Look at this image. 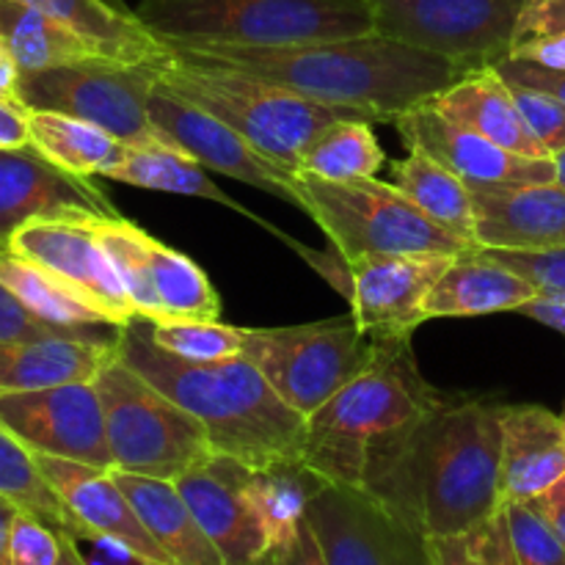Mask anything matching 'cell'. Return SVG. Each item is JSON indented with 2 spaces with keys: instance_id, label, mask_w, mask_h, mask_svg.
Returning <instances> with one entry per match:
<instances>
[{
  "instance_id": "6da1fadb",
  "label": "cell",
  "mask_w": 565,
  "mask_h": 565,
  "mask_svg": "<svg viewBox=\"0 0 565 565\" xmlns=\"http://www.w3.org/2000/svg\"><path fill=\"white\" fill-rule=\"evenodd\" d=\"M502 403L441 401L373 450L364 491L425 539L456 535L502 511Z\"/></svg>"
},
{
  "instance_id": "7a4b0ae2",
  "label": "cell",
  "mask_w": 565,
  "mask_h": 565,
  "mask_svg": "<svg viewBox=\"0 0 565 565\" xmlns=\"http://www.w3.org/2000/svg\"><path fill=\"white\" fill-rule=\"evenodd\" d=\"M207 58L224 61L252 75L268 77L301 97L329 108L356 110L370 121H395L428 105L467 72L441 55L381 33L320 42L274 44H171Z\"/></svg>"
},
{
  "instance_id": "3957f363",
  "label": "cell",
  "mask_w": 565,
  "mask_h": 565,
  "mask_svg": "<svg viewBox=\"0 0 565 565\" xmlns=\"http://www.w3.org/2000/svg\"><path fill=\"white\" fill-rule=\"evenodd\" d=\"M119 356L207 430L215 452L265 469L301 463L307 417L287 406L246 356L191 362L163 351L149 337V320L119 329Z\"/></svg>"
},
{
  "instance_id": "277c9868",
  "label": "cell",
  "mask_w": 565,
  "mask_h": 565,
  "mask_svg": "<svg viewBox=\"0 0 565 565\" xmlns=\"http://www.w3.org/2000/svg\"><path fill=\"white\" fill-rule=\"evenodd\" d=\"M381 351L303 425L301 463L334 486L362 489L375 447L445 397L423 379L412 337H379Z\"/></svg>"
},
{
  "instance_id": "5b68a950",
  "label": "cell",
  "mask_w": 565,
  "mask_h": 565,
  "mask_svg": "<svg viewBox=\"0 0 565 565\" xmlns=\"http://www.w3.org/2000/svg\"><path fill=\"white\" fill-rule=\"evenodd\" d=\"M158 81L235 127L265 158L296 174L307 147L326 127L342 119H367L356 110L329 108L268 77L182 47H171L169 58L158 66Z\"/></svg>"
},
{
  "instance_id": "8992f818",
  "label": "cell",
  "mask_w": 565,
  "mask_h": 565,
  "mask_svg": "<svg viewBox=\"0 0 565 565\" xmlns=\"http://www.w3.org/2000/svg\"><path fill=\"white\" fill-rule=\"evenodd\" d=\"M132 11L166 44L274 47L375 31L364 0H138Z\"/></svg>"
},
{
  "instance_id": "52a82bcc",
  "label": "cell",
  "mask_w": 565,
  "mask_h": 565,
  "mask_svg": "<svg viewBox=\"0 0 565 565\" xmlns=\"http://www.w3.org/2000/svg\"><path fill=\"white\" fill-rule=\"evenodd\" d=\"M303 213L323 230L331 248L356 263L367 257L458 254L478 248L430 221L395 182L375 177L329 182L298 174Z\"/></svg>"
},
{
  "instance_id": "ba28073f",
  "label": "cell",
  "mask_w": 565,
  "mask_h": 565,
  "mask_svg": "<svg viewBox=\"0 0 565 565\" xmlns=\"http://www.w3.org/2000/svg\"><path fill=\"white\" fill-rule=\"evenodd\" d=\"M94 386L103 401L105 434L116 472L174 483L215 456L204 425L138 375L119 356V342L110 362L94 379Z\"/></svg>"
},
{
  "instance_id": "9c48e42d",
  "label": "cell",
  "mask_w": 565,
  "mask_h": 565,
  "mask_svg": "<svg viewBox=\"0 0 565 565\" xmlns=\"http://www.w3.org/2000/svg\"><path fill=\"white\" fill-rule=\"evenodd\" d=\"M379 337L364 334L353 315L326 323L246 329L243 356L301 417L318 412L375 362Z\"/></svg>"
},
{
  "instance_id": "30bf717a",
  "label": "cell",
  "mask_w": 565,
  "mask_h": 565,
  "mask_svg": "<svg viewBox=\"0 0 565 565\" xmlns=\"http://www.w3.org/2000/svg\"><path fill=\"white\" fill-rule=\"evenodd\" d=\"M381 36L441 55L463 72L494 66L516 42L527 0H364Z\"/></svg>"
},
{
  "instance_id": "8fae6325",
  "label": "cell",
  "mask_w": 565,
  "mask_h": 565,
  "mask_svg": "<svg viewBox=\"0 0 565 565\" xmlns=\"http://www.w3.org/2000/svg\"><path fill=\"white\" fill-rule=\"evenodd\" d=\"M158 64H94L22 72L20 92L31 110H58L103 127L121 143H163L149 121Z\"/></svg>"
},
{
  "instance_id": "7c38bea8",
  "label": "cell",
  "mask_w": 565,
  "mask_h": 565,
  "mask_svg": "<svg viewBox=\"0 0 565 565\" xmlns=\"http://www.w3.org/2000/svg\"><path fill=\"white\" fill-rule=\"evenodd\" d=\"M92 224L125 281L138 318L152 323L174 318L221 320V296L191 257L119 213L94 215Z\"/></svg>"
},
{
  "instance_id": "4fadbf2b",
  "label": "cell",
  "mask_w": 565,
  "mask_h": 565,
  "mask_svg": "<svg viewBox=\"0 0 565 565\" xmlns=\"http://www.w3.org/2000/svg\"><path fill=\"white\" fill-rule=\"evenodd\" d=\"M307 522L326 565H430L428 539L364 489L323 483Z\"/></svg>"
},
{
  "instance_id": "5bb4252c",
  "label": "cell",
  "mask_w": 565,
  "mask_h": 565,
  "mask_svg": "<svg viewBox=\"0 0 565 565\" xmlns=\"http://www.w3.org/2000/svg\"><path fill=\"white\" fill-rule=\"evenodd\" d=\"M149 121L160 141L185 152L207 171H218L232 180L246 182V185L259 188V191L303 210L296 171L265 158L235 127L221 121L210 110L199 108L191 99L180 97L160 81L149 97Z\"/></svg>"
},
{
  "instance_id": "9a60e30c",
  "label": "cell",
  "mask_w": 565,
  "mask_h": 565,
  "mask_svg": "<svg viewBox=\"0 0 565 565\" xmlns=\"http://www.w3.org/2000/svg\"><path fill=\"white\" fill-rule=\"evenodd\" d=\"M99 213H75L61 218H39L20 226L9 241V252L50 270L55 279L97 309L108 323L127 326L138 318L114 259L94 232Z\"/></svg>"
},
{
  "instance_id": "2e32d148",
  "label": "cell",
  "mask_w": 565,
  "mask_h": 565,
  "mask_svg": "<svg viewBox=\"0 0 565 565\" xmlns=\"http://www.w3.org/2000/svg\"><path fill=\"white\" fill-rule=\"evenodd\" d=\"M0 425L36 456L114 469L94 381L0 395Z\"/></svg>"
},
{
  "instance_id": "e0dca14e",
  "label": "cell",
  "mask_w": 565,
  "mask_h": 565,
  "mask_svg": "<svg viewBox=\"0 0 565 565\" xmlns=\"http://www.w3.org/2000/svg\"><path fill=\"white\" fill-rule=\"evenodd\" d=\"M392 125L397 127L408 149H423L445 169L461 177L472 191L557 182L555 158H524L511 152L472 127L447 119L430 105H419L397 116Z\"/></svg>"
},
{
  "instance_id": "ac0fdd59",
  "label": "cell",
  "mask_w": 565,
  "mask_h": 565,
  "mask_svg": "<svg viewBox=\"0 0 565 565\" xmlns=\"http://www.w3.org/2000/svg\"><path fill=\"white\" fill-rule=\"evenodd\" d=\"M351 263V259H348ZM450 254L367 257L351 263L342 290L359 329L370 337H412L425 318V298L439 281Z\"/></svg>"
},
{
  "instance_id": "d6986e66",
  "label": "cell",
  "mask_w": 565,
  "mask_h": 565,
  "mask_svg": "<svg viewBox=\"0 0 565 565\" xmlns=\"http://www.w3.org/2000/svg\"><path fill=\"white\" fill-rule=\"evenodd\" d=\"M75 213L114 215L110 199L83 177H72L36 149H0V252L20 226Z\"/></svg>"
},
{
  "instance_id": "ffe728a7",
  "label": "cell",
  "mask_w": 565,
  "mask_h": 565,
  "mask_svg": "<svg viewBox=\"0 0 565 565\" xmlns=\"http://www.w3.org/2000/svg\"><path fill=\"white\" fill-rule=\"evenodd\" d=\"M36 461L50 486L66 502L72 516L83 524L88 541H116L130 550V555L141 565H174L143 527L141 516L121 491L114 469L88 467V463L53 456H36Z\"/></svg>"
},
{
  "instance_id": "44dd1931",
  "label": "cell",
  "mask_w": 565,
  "mask_h": 565,
  "mask_svg": "<svg viewBox=\"0 0 565 565\" xmlns=\"http://www.w3.org/2000/svg\"><path fill=\"white\" fill-rule=\"evenodd\" d=\"M248 472L252 469L246 463L215 452L174 480L196 522L224 557V565H252L268 550L246 500Z\"/></svg>"
},
{
  "instance_id": "7402d4cb",
  "label": "cell",
  "mask_w": 565,
  "mask_h": 565,
  "mask_svg": "<svg viewBox=\"0 0 565 565\" xmlns=\"http://www.w3.org/2000/svg\"><path fill=\"white\" fill-rule=\"evenodd\" d=\"M478 248H557L565 246V185L491 188L472 191Z\"/></svg>"
},
{
  "instance_id": "603a6c76",
  "label": "cell",
  "mask_w": 565,
  "mask_h": 565,
  "mask_svg": "<svg viewBox=\"0 0 565 565\" xmlns=\"http://www.w3.org/2000/svg\"><path fill=\"white\" fill-rule=\"evenodd\" d=\"M565 475L561 414L535 403L502 408V502H530Z\"/></svg>"
},
{
  "instance_id": "cb8c5ba5",
  "label": "cell",
  "mask_w": 565,
  "mask_h": 565,
  "mask_svg": "<svg viewBox=\"0 0 565 565\" xmlns=\"http://www.w3.org/2000/svg\"><path fill=\"white\" fill-rule=\"evenodd\" d=\"M539 298V290L491 259L483 248L452 257L425 298V318H478V315L519 312L524 303Z\"/></svg>"
},
{
  "instance_id": "d4e9b609",
  "label": "cell",
  "mask_w": 565,
  "mask_h": 565,
  "mask_svg": "<svg viewBox=\"0 0 565 565\" xmlns=\"http://www.w3.org/2000/svg\"><path fill=\"white\" fill-rule=\"evenodd\" d=\"M430 108L524 158H550L524 121L511 86L494 66L472 70L430 99Z\"/></svg>"
},
{
  "instance_id": "484cf974",
  "label": "cell",
  "mask_w": 565,
  "mask_h": 565,
  "mask_svg": "<svg viewBox=\"0 0 565 565\" xmlns=\"http://www.w3.org/2000/svg\"><path fill=\"white\" fill-rule=\"evenodd\" d=\"M0 42L9 47L22 72L127 64L119 53L105 44L83 36L75 28L20 0H0Z\"/></svg>"
},
{
  "instance_id": "4316f807",
  "label": "cell",
  "mask_w": 565,
  "mask_h": 565,
  "mask_svg": "<svg viewBox=\"0 0 565 565\" xmlns=\"http://www.w3.org/2000/svg\"><path fill=\"white\" fill-rule=\"evenodd\" d=\"M114 340H36L0 345V395L94 381L116 353Z\"/></svg>"
},
{
  "instance_id": "83f0119b",
  "label": "cell",
  "mask_w": 565,
  "mask_h": 565,
  "mask_svg": "<svg viewBox=\"0 0 565 565\" xmlns=\"http://www.w3.org/2000/svg\"><path fill=\"white\" fill-rule=\"evenodd\" d=\"M114 475L141 516L143 527L174 565H224L221 552L207 539L202 524L188 508L185 497L171 480L143 478V475L116 472V469Z\"/></svg>"
},
{
  "instance_id": "f1b7e54d",
  "label": "cell",
  "mask_w": 565,
  "mask_h": 565,
  "mask_svg": "<svg viewBox=\"0 0 565 565\" xmlns=\"http://www.w3.org/2000/svg\"><path fill=\"white\" fill-rule=\"evenodd\" d=\"M44 14L55 17L64 25L75 28L83 36L105 44L119 53L127 64H158L171 55L163 39L154 36L121 0H20Z\"/></svg>"
},
{
  "instance_id": "f546056e",
  "label": "cell",
  "mask_w": 565,
  "mask_h": 565,
  "mask_svg": "<svg viewBox=\"0 0 565 565\" xmlns=\"http://www.w3.org/2000/svg\"><path fill=\"white\" fill-rule=\"evenodd\" d=\"M103 177L125 185L143 188V191H163V193H180V196H196L210 199V202L226 204L232 210L252 215L248 210L241 207L232 196H226L213 180H210L207 169L188 158L180 149H171L169 143H121L119 154L114 163L108 166Z\"/></svg>"
},
{
  "instance_id": "4dcf8cb0",
  "label": "cell",
  "mask_w": 565,
  "mask_h": 565,
  "mask_svg": "<svg viewBox=\"0 0 565 565\" xmlns=\"http://www.w3.org/2000/svg\"><path fill=\"white\" fill-rule=\"evenodd\" d=\"M392 182L441 230L478 246L472 188L439 160L425 154L423 149H408L406 158L392 163Z\"/></svg>"
},
{
  "instance_id": "1f68e13d",
  "label": "cell",
  "mask_w": 565,
  "mask_h": 565,
  "mask_svg": "<svg viewBox=\"0 0 565 565\" xmlns=\"http://www.w3.org/2000/svg\"><path fill=\"white\" fill-rule=\"evenodd\" d=\"M326 480L303 463H274L252 469L246 480V500L265 535V546L290 544L307 522V508Z\"/></svg>"
},
{
  "instance_id": "d6a6232c",
  "label": "cell",
  "mask_w": 565,
  "mask_h": 565,
  "mask_svg": "<svg viewBox=\"0 0 565 565\" xmlns=\"http://www.w3.org/2000/svg\"><path fill=\"white\" fill-rule=\"evenodd\" d=\"M31 149L72 177L105 174L121 141L103 127L58 110H31Z\"/></svg>"
},
{
  "instance_id": "836d02e7",
  "label": "cell",
  "mask_w": 565,
  "mask_h": 565,
  "mask_svg": "<svg viewBox=\"0 0 565 565\" xmlns=\"http://www.w3.org/2000/svg\"><path fill=\"white\" fill-rule=\"evenodd\" d=\"M0 497L14 502L22 513L36 516L55 533L88 541L83 524L72 516L66 502L61 500L58 491L50 486V480L39 469L36 452L28 450L3 425H0Z\"/></svg>"
},
{
  "instance_id": "e575fe53",
  "label": "cell",
  "mask_w": 565,
  "mask_h": 565,
  "mask_svg": "<svg viewBox=\"0 0 565 565\" xmlns=\"http://www.w3.org/2000/svg\"><path fill=\"white\" fill-rule=\"evenodd\" d=\"M386 154L375 138L370 119H342L326 127L307 147L298 174H312L329 182H351L375 177Z\"/></svg>"
},
{
  "instance_id": "d590c367",
  "label": "cell",
  "mask_w": 565,
  "mask_h": 565,
  "mask_svg": "<svg viewBox=\"0 0 565 565\" xmlns=\"http://www.w3.org/2000/svg\"><path fill=\"white\" fill-rule=\"evenodd\" d=\"M0 281L25 303L39 318L55 326H114L94 307H88L72 287L55 279L50 270L39 268L31 259H22L11 252H0Z\"/></svg>"
},
{
  "instance_id": "8d00e7d4",
  "label": "cell",
  "mask_w": 565,
  "mask_h": 565,
  "mask_svg": "<svg viewBox=\"0 0 565 565\" xmlns=\"http://www.w3.org/2000/svg\"><path fill=\"white\" fill-rule=\"evenodd\" d=\"M149 337L154 345L174 356L191 359V362H218V359L243 356L246 329L221 323V320L174 318L160 320V323L149 320Z\"/></svg>"
},
{
  "instance_id": "74e56055",
  "label": "cell",
  "mask_w": 565,
  "mask_h": 565,
  "mask_svg": "<svg viewBox=\"0 0 565 565\" xmlns=\"http://www.w3.org/2000/svg\"><path fill=\"white\" fill-rule=\"evenodd\" d=\"M430 565H516L505 513L456 535L428 539Z\"/></svg>"
},
{
  "instance_id": "f35d334b",
  "label": "cell",
  "mask_w": 565,
  "mask_h": 565,
  "mask_svg": "<svg viewBox=\"0 0 565 565\" xmlns=\"http://www.w3.org/2000/svg\"><path fill=\"white\" fill-rule=\"evenodd\" d=\"M114 340L119 337V326H55L39 318L25 307L9 287L0 281V345L9 342H36V340Z\"/></svg>"
},
{
  "instance_id": "ab89813d",
  "label": "cell",
  "mask_w": 565,
  "mask_h": 565,
  "mask_svg": "<svg viewBox=\"0 0 565 565\" xmlns=\"http://www.w3.org/2000/svg\"><path fill=\"white\" fill-rule=\"evenodd\" d=\"M516 565H565V544L530 502L502 505Z\"/></svg>"
},
{
  "instance_id": "60d3db41",
  "label": "cell",
  "mask_w": 565,
  "mask_h": 565,
  "mask_svg": "<svg viewBox=\"0 0 565 565\" xmlns=\"http://www.w3.org/2000/svg\"><path fill=\"white\" fill-rule=\"evenodd\" d=\"M491 259L511 268L539 290V296H565V246L557 248H483Z\"/></svg>"
},
{
  "instance_id": "b9f144b4",
  "label": "cell",
  "mask_w": 565,
  "mask_h": 565,
  "mask_svg": "<svg viewBox=\"0 0 565 565\" xmlns=\"http://www.w3.org/2000/svg\"><path fill=\"white\" fill-rule=\"evenodd\" d=\"M508 86H511L524 121L541 141V147L546 149V154L557 158L565 152V105L561 99L527 86H513V83H508Z\"/></svg>"
},
{
  "instance_id": "7bdbcfd3",
  "label": "cell",
  "mask_w": 565,
  "mask_h": 565,
  "mask_svg": "<svg viewBox=\"0 0 565 565\" xmlns=\"http://www.w3.org/2000/svg\"><path fill=\"white\" fill-rule=\"evenodd\" d=\"M11 565H55L61 557V533L31 513H17L9 546Z\"/></svg>"
},
{
  "instance_id": "ee69618b",
  "label": "cell",
  "mask_w": 565,
  "mask_h": 565,
  "mask_svg": "<svg viewBox=\"0 0 565 565\" xmlns=\"http://www.w3.org/2000/svg\"><path fill=\"white\" fill-rule=\"evenodd\" d=\"M494 70L500 72L502 81L513 83V86H527L535 88V92L552 94L555 99H561L565 105V72L557 70H546V66L533 64V61H522V58H508L497 61Z\"/></svg>"
},
{
  "instance_id": "f6af8a7d",
  "label": "cell",
  "mask_w": 565,
  "mask_h": 565,
  "mask_svg": "<svg viewBox=\"0 0 565 565\" xmlns=\"http://www.w3.org/2000/svg\"><path fill=\"white\" fill-rule=\"evenodd\" d=\"M557 33H565V0H527L519 14L516 42L533 36H557Z\"/></svg>"
},
{
  "instance_id": "bcb514c9",
  "label": "cell",
  "mask_w": 565,
  "mask_h": 565,
  "mask_svg": "<svg viewBox=\"0 0 565 565\" xmlns=\"http://www.w3.org/2000/svg\"><path fill=\"white\" fill-rule=\"evenodd\" d=\"M252 565H326L318 539H315L312 524L303 522L296 539L290 544L270 546Z\"/></svg>"
},
{
  "instance_id": "7dc6e473",
  "label": "cell",
  "mask_w": 565,
  "mask_h": 565,
  "mask_svg": "<svg viewBox=\"0 0 565 565\" xmlns=\"http://www.w3.org/2000/svg\"><path fill=\"white\" fill-rule=\"evenodd\" d=\"M513 58L533 61V64L546 66V70L565 72V33L557 36H533L516 42L511 50Z\"/></svg>"
},
{
  "instance_id": "c3c4849f",
  "label": "cell",
  "mask_w": 565,
  "mask_h": 565,
  "mask_svg": "<svg viewBox=\"0 0 565 565\" xmlns=\"http://www.w3.org/2000/svg\"><path fill=\"white\" fill-rule=\"evenodd\" d=\"M0 149H31V108L0 103Z\"/></svg>"
},
{
  "instance_id": "681fc988",
  "label": "cell",
  "mask_w": 565,
  "mask_h": 565,
  "mask_svg": "<svg viewBox=\"0 0 565 565\" xmlns=\"http://www.w3.org/2000/svg\"><path fill=\"white\" fill-rule=\"evenodd\" d=\"M530 505L546 519V524L561 535V541L565 544V475L561 480H555L550 489L541 491L535 500H530Z\"/></svg>"
},
{
  "instance_id": "f907efd6",
  "label": "cell",
  "mask_w": 565,
  "mask_h": 565,
  "mask_svg": "<svg viewBox=\"0 0 565 565\" xmlns=\"http://www.w3.org/2000/svg\"><path fill=\"white\" fill-rule=\"evenodd\" d=\"M519 312L565 334V296H539L524 303Z\"/></svg>"
},
{
  "instance_id": "816d5d0a",
  "label": "cell",
  "mask_w": 565,
  "mask_h": 565,
  "mask_svg": "<svg viewBox=\"0 0 565 565\" xmlns=\"http://www.w3.org/2000/svg\"><path fill=\"white\" fill-rule=\"evenodd\" d=\"M20 77H22L20 64H17L14 55L9 53V47L0 42V103L25 105V99H22V92H20Z\"/></svg>"
},
{
  "instance_id": "f5cc1de1",
  "label": "cell",
  "mask_w": 565,
  "mask_h": 565,
  "mask_svg": "<svg viewBox=\"0 0 565 565\" xmlns=\"http://www.w3.org/2000/svg\"><path fill=\"white\" fill-rule=\"evenodd\" d=\"M20 513V508L14 502H9L6 497H0V565H11L9 546H11V527H14V519Z\"/></svg>"
},
{
  "instance_id": "db71d44e",
  "label": "cell",
  "mask_w": 565,
  "mask_h": 565,
  "mask_svg": "<svg viewBox=\"0 0 565 565\" xmlns=\"http://www.w3.org/2000/svg\"><path fill=\"white\" fill-rule=\"evenodd\" d=\"M77 544H81V541L72 539V535L61 533V557L55 565H88L86 555H83L81 546Z\"/></svg>"
},
{
  "instance_id": "11a10c76",
  "label": "cell",
  "mask_w": 565,
  "mask_h": 565,
  "mask_svg": "<svg viewBox=\"0 0 565 565\" xmlns=\"http://www.w3.org/2000/svg\"><path fill=\"white\" fill-rule=\"evenodd\" d=\"M555 169H557V182L565 185V152H561L555 158Z\"/></svg>"
},
{
  "instance_id": "9f6ffc18",
  "label": "cell",
  "mask_w": 565,
  "mask_h": 565,
  "mask_svg": "<svg viewBox=\"0 0 565 565\" xmlns=\"http://www.w3.org/2000/svg\"><path fill=\"white\" fill-rule=\"evenodd\" d=\"M561 417H563V425H565V406H563V412H561Z\"/></svg>"
}]
</instances>
